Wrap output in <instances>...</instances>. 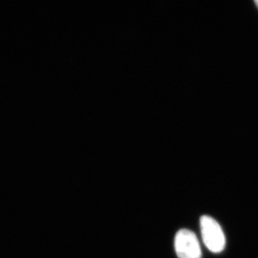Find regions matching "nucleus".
<instances>
[{"label": "nucleus", "mask_w": 258, "mask_h": 258, "mask_svg": "<svg viewBox=\"0 0 258 258\" xmlns=\"http://www.w3.org/2000/svg\"><path fill=\"white\" fill-rule=\"evenodd\" d=\"M201 231L203 242L209 251L220 253L224 250L226 238L218 222L212 217L203 216L201 218Z\"/></svg>", "instance_id": "f257e3e1"}, {"label": "nucleus", "mask_w": 258, "mask_h": 258, "mask_svg": "<svg viewBox=\"0 0 258 258\" xmlns=\"http://www.w3.org/2000/svg\"><path fill=\"white\" fill-rule=\"evenodd\" d=\"M255 4H256V5H257V7H258V0H256V1H255Z\"/></svg>", "instance_id": "7ed1b4c3"}, {"label": "nucleus", "mask_w": 258, "mask_h": 258, "mask_svg": "<svg viewBox=\"0 0 258 258\" xmlns=\"http://www.w3.org/2000/svg\"><path fill=\"white\" fill-rule=\"evenodd\" d=\"M175 249L179 258L202 257V250L198 237L189 230L181 229L176 233Z\"/></svg>", "instance_id": "f03ea898"}]
</instances>
